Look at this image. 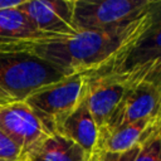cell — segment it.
Instances as JSON below:
<instances>
[{"mask_svg":"<svg viewBox=\"0 0 161 161\" xmlns=\"http://www.w3.org/2000/svg\"><path fill=\"white\" fill-rule=\"evenodd\" d=\"M57 132L77 143L88 153H92L96 150L98 127L83 98L70 112V114L62 122Z\"/></svg>","mask_w":161,"mask_h":161,"instance_id":"obj_12","label":"cell"},{"mask_svg":"<svg viewBox=\"0 0 161 161\" xmlns=\"http://www.w3.org/2000/svg\"><path fill=\"white\" fill-rule=\"evenodd\" d=\"M153 0H73V25L82 30H111L143 14Z\"/></svg>","mask_w":161,"mask_h":161,"instance_id":"obj_4","label":"cell"},{"mask_svg":"<svg viewBox=\"0 0 161 161\" xmlns=\"http://www.w3.org/2000/svg\"><path fill=\"white\" fill-rule=\"evenodd\" d=\"M97 77L111 78L123 86H132L137 83L150 86L157 97V119L161 125V53L123 72Z\"/></svg>","mask_w":161,"mask_h":161,"instance_id":"obj_14","label":"cell"},{"mask_svg":"<svg viewBox=\"0 0 161 161\" xmlns=\"http://www.w3.org/2000/svg\"><path fill=\"white\" fill-rule=\"evenodd\" d=\"M91 153L65 136L54 132L45 136L28 155V161H89Z\"/></svg>","mask_w":161,"mask_h":161,"instance_id":"obj_13","label":"cell"},{"mask_svg":"<svg viewBox=\"0 0 161 161\" xmlns=\"http://www.w3.org/2000/svg\"><path fill=\"white\" fill-rule=\"evenodd\" d=\"M67 72L24 49H0V89L14 102L68 77Z\"/></svg>","mask_w":161,"mask_h":161,"instance_id":"obj_2","label":"cell"},{"mask_svg":"<svg viewBox=\"0 0 161 161\" xmlns=\"http://www.w3.org/2000/svg\"><path fill=\"white\" fill-rule=\"evenodd\" d=\"M161 53V1H156L155 15L148 28L122 53L112 58L101 68L84 75H108L123 72Z\"/></svg>","mask_w":161,"mask_h":161,"instance_id":"obj_5","label":"cell"},{"mask_svg":"<svg viewBox=\"0 0 161 161\" xmlns=\"http://www.w3.org/2000/svg\"><path fill=\"white\" fill-rule=\"evenodd\" d=\"M24 0H0V10L18 8Z\"/></svg>","mask_w":161,"mask_h":161,"instance_id":"obj_18","label":"cell"},{"mask_svg":"<svg viewBox=\"0 0 161 161\" xmlns=\"http://www.w3.org/2000/svg\"><path fill=\"white\" fill-rule=\"evenodd\" d=\"M55 36L36 29L31 20L18 8L0 10V49L21 43L57 39Z\"/></svg>","mask_w":161,"mask_h":161,"instance_id":"obj_11","label":"cell"},{"mask_svg":"<svg viewBox=\"0 0 161 161\" xmlns=\"http://www.w3.org/2000/svg\"><path fill=\"white\" fill-rule=\"evenodd\" d=\"M83 93L84 75L82 73H74L57 83L38 89L24 102L36 114L48 133H54L79 104Z\"/></svg>","mask_w":161,"mask_h":161,"instance_id":"obj_3","label":"cell"},{"mask_svg":"<svg viewBox=\"0 0 161 161\" xmlns=\"http://www.w3.org/2000/svg\"><path fill=\"white\" fill-rule=\"evenodd\" d=\"M133 161H161V130L160 127L141 143Z\"/></svg>","mask_w":161,"mask_h":161,"instance_id":"obj_15","label":"cell"},{"mask_svg":"<svg viewBox=\"0 0 161 161\" xmlns=\"http://www.w3.org/2000/svg\"><path fill=\"white\" fill-rule=\"evenodd\" d=\"M19 9L43 33L63 38L78 33L73 25V0H24Z\"/></svg>","mask_w":161,"mask_h":161,"instance_id":"obj_7","label":"cell"},{"mask_svg":"<svg viewBox=\"0 0 161 161\" xmlns=\"http://www.w3.org/2000/svg\"><path fill=\"white\" fill-rule=\"evenodd\" d=\"M125 91L126 86L114 79L107 77L84 75L83 99L98 128L106 125L121 101Z\"/></svg>","mask_w":161,"mask_h":161,"instance_id":"obj_9","label":"cell"},{"mask_svg":"<svg viewBox=\"0 0 161 161\" xmlns=\"http://www.w3.org/2000/svg\"><path fill=\"white\" fill-rule=\"evenodd\" d=\"M156 1L128 25L111 30H82L67 38L21 43L1 49H24L63 69L68 74L96 70L122 53L148 28L155 15Z\"/></svg>","mask_w":161,"mask_h":161,"instance_id":"obj_1","label":"cell"},{"mask_svg":"<svg viewBox=\"0 0 161 161\" xmlns=\"http://www.w3.org/2000/svg\"><path fill=\"white\" fill-rule=\"evenodd\" d=\"M0 161H4V160H0ZM24 161H25V160H24Z\"/></svg>","mask_w":161,"mask_h":161,"instance_id":"obj_19","label":"cell"},{"mask_svg":"<svg viewBox=\"0 0 161 161\" xmlns=\"http://www.w3.org/2000/svg\"><path fill=\"white\" fill-rule=\"evenodd\" d=\"M150 117L157 118V97L153 89L143 83L126 86L121 101L106 125L101 128L113 130Z\"/></svg>","mask_w":161,"mask_h":161,"instance_id":"obj_8","label":"cell"},{"mask_svg":"<svg viewBox=\"0 0 161 161\" xmlns=\"http://www.w3.org/2000/svg\"><path fill=\"white\" fill-rule=\"evenodd\" d=\"M160 130H161V125H160Z\"/></svg>","mask_w":161,"mask_h":161,"instance_id":"obj_20","label":"cell"},{"mask_svg":"<svg viewBox=\"0 0 161 161\" xmlns=\"http://www.w3.org/2000/svg\"><path fill=\"white\" fill-rule=\"evenodd\" d=\"M0 130L21 148L25 157L31 148L49 135L24 101L11 102L0 107Z\"/></svg>","mask_w":161,"mask_h":161,"instance_id":"obj_6","label":"cell"},{"mask_svg":"<svg viewBox=\"0 0 161 161\" xmlns=\"http://www.w3.org/2000/svg\"><path fill=\"white\" fill-rule=\"evenodd\" d=\"M140 146H136L125 152H107L96 150L91 153L89 161H133Z\"/></svg>","mask_w":161,"mask_h":161,"instance_id":"obj_17","label":"cell"},{"mask_svg":"<svg viewBox=\"0 0 161 161\" xmlns=\"http://www.w3.org/2000/svg\"><path fill=\"white\" fill-rule=\"evenodd\" d=\"M0 160H4V161L26 160L21 148L1 130H0Z\"/></svg>","mask_w":161,"mask_h":161,"instance_id":"obj_16","label":"cell"},{"mask_svg":"<svg viewBox=\"0 0 161 161\" xmlns=\"http://www.w3.org/2000/svg\"><path fill=\"white\" fill-rule=\"evenodd\" d=\"M160 127L157 118L150 117L133 123H127L113 130H98L96 150L107 152H125L140 146L151 133ZM94 150V151H96Z\"/></svg>","mask_w":161,"mask_h":161,"instance_id":"obj_10","label":"cell"}]
</instances>
